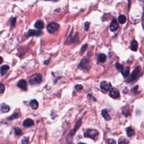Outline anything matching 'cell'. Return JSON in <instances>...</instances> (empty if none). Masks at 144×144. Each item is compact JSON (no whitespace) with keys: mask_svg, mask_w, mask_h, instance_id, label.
<instances>
[{"mask_svg":"<svg viewBox=\"0 0 144 144\" xmlns=\"http://www.w3.org/2000/svg\"><path fill=\"white\" fill-rule=\"evenodd\" d=\"M89 64V60L88 59L86 58V57H85L82 59V60L81 62V63H80L79 66L81 67L82 68L84 69H86L88 65Z\"/></svg>","mask_w":144,"mask_h":144,"instance_id":"12","label":"cell"},{"mask_svg":"<svg viewBox=\"0 0 144 144\" xmlns=\"http://www.w3.org/2000/svg\"><path fill=\"white\" fill-rule=\"evenodd\" d=\"M5 88L4 85L2 84H0V94L3 93L5 91Z\"/></svg>","mask_w":144,"mask_h":144,"instance_id":"28","label":"cell"},{"mask_svg":"<svg viewBox=\"0 0 144 144\" xmlns=\"http://www.w3.org/2000/svg\"><path fill=\"white\" fill-rule=\"evenodd\" d=\"M31 108L33 110H36L38 107V102L36 100H33L31 102Z\"/></svg>","mask_w":144,"mask_h":144,"instance_id":"20","label":"cell"},{"mask_svg":"<svg viewBox=\"0 0 144 144\" xmlns=\"http://www.w3.org/2000/svg\"><path fill=\"white\" fill-rule=\"evenodd\" d=\"M1 110L4 113H7V112L10 111V108L7 105L4 103L1 105Z\"/></svg>","mask_w":144,"mask_h":144,"instance_id":"19","label":"cell"},{"mask_svg":"<svg viewBox=\"0 0 144 144\" xmlns=\"http://www.w3.org/2000/svg\"><path fill=\"white\" fill-rule=\"evenodd\" d=\"M14 130H15V133L16 135L19 136V135H21L22 131L20 128H15Z\"/></svg>","mask_w":144,"mask_h":144,"instance_id":"24","label":"cell"},{"mask_svg":"<svg viewBox=\"0 0 144 144\" xmlns=\"http://www.w3.org/2000/svg\"><path fill=\"white\" fill-rule=\"evenodd\" d=\"M10 67L9 65H4L1 67V69H0V72H1V75H5L7 72L8 71V70L9 69Z\"/></svg>","mask_w":144,"mask_h":144,"instance_id":"16","label":"cell"},{"mask_svg":"<svg viewBox=\"0 0 144 144\" xmlns=\"http://www.w3.org/2000/svg\"><path fill=\"white\" fill-rule=\"evenodd\" d=\"M41 34H42V32H41V31H35V30H29L26 34V36L27 37H31V36L39 37Z\"/></svg>","mask_w":144,"mask_h":144,"instance_id":"8","label":"cell"},{"mask_svg":"<svg viewBox=\"0 0 144 144\" xmlns=\"http://www.w3.org/2000/svg\"><path fill=\"white\" fill-rule=\"evenodd\" d=\"M23 125L25 127H31L34 125V121L31 119H27L23 122Z\"/></svg>","mask_w":144,"mask_h":144,"instance_id":"11","label":"cell"},{"mask_svg":"<svg viewBox=\"0 0 144 144\" xmlns=\"http://www.w3.org/2000/svg\"><path fill=\"white\" fill-rule=\"evenodd\" d=\"M130 49L133 51H136L137 49H138V43L136 41L133 40L131 43Z\"/></svg>","mask_w":144,"mask_h":144,"instance_id":"15","label":"cell"},{"mask_svg":"<svg viewBox=\"0 0 144 144\" xmlns=\"http://www.w3.org/2000/svg\"><path fill=\"white\" fill-rule=\"evenodd\" d=\"M83 88H84V87H83V86H82V85H76V86H75V89H76L77 91H78V92L81 91Z\"/></svg>","mask_w":144,"mask_h":144,"instance_id":"26","label":"cell"},{"mask_svg":"<svg viewBox=\"0 0 144 144\" xmlns=\"http://www.w3.org/2000/svg\"><path fill=\"white\" fill-rule=\"evenodd\" d=\"M18 86L23 91H26L27 89V83L24 79H21L19 81Z\"/></svg>","mask_w":144,"mask_h":144,"instance_id":"10","label":"cell"},{"mask_svg":"<svg viewBox=\"0 0 144 144\" xmlns=\"http://www.w3.org/2000/svg\"><path fill=\"white\" fill-rule=\"evenodd\" d=\"M108 143L109 144H116V141L113 139L108 140Z\"/></svg>","mask_w":144,"mask_h":144,"instance_id":"29","label":"cell"},{"mask_svg":"<svg viewBox=\"0 0 144 144\" xmlns=\"http://www.w3.org/2000/svg\"><path fill=\"white\" fill-rule=\"evenodd\" d=\"M128 143H129V141L127 140H123L118 144H128Z\"/></svg>","mask_w":144,"mask_h":144,"instance_id":"30","label":"cell"},{"mask_svg":"<svg viewBox=\"0 0 144 144\" xmlns=\"http://www.w3.org/2000/svg\"><path fill=\"white\" fill-rule=\"evenodd\" d=\"M118 21H119V23L120 24H122L125 23L126 21V17L123 15H120L119 17H118Z\"/></svg>","mask_w":144,"mask_h":144,"instance_id":"22","label":"cell"},{"mask_svg":"<svg viewBox=\"0 0 144 144\" xmlns=\"http://www.w3.org/2000/svg\"><path fill=\"white\" fill-rule=\"evenodd\" d=\"M3 62V59H2V57L1 56H0V64L2 63Z\"/></svg>","mask_w":144,"mask_h":144,"instance_id":"34","label":"cell"},{"mask_svg":"<svg viewBox=\"0 0 144 144\" xmlns=\"http://www.w3.org/2000/svg\"><path fill=\"white\" fill-rule=\"evenodd\" d=\"M107 56L105 55L104 54H100L99 55H98V57H97V59L98 61H99L100 63H104L105 62V61L107 60Z\"/></svg>","mask_w":144,"mask_h":144,"instance_id":"18","label":"cell"},{"mask_svg":"<svg viewBox=\"0 0 144 144\" xmlns=\"http://www.w3.org/2000/svg\"><path fill=\"white\" fill-rule=\"evenodd\" d=\"M29 141V137H24V138L22 139L21 142H22V143H23V144H28Z\"/></svg>","mask_w":144,"mask_h":144,"instance_id":"25","label":"cell"},{"mask_svg":"<svg viewBox=\"0 0 144 144\" xmlns=\"http://www.w3.org/2000/svg\"><path fill=\"white\" fill-rule=\"evenodd\" d=\"M121 73L124 77H127L129 75L130 68L129 67H125V68L123 67V68L121 70Z\"/></svg>","mask_w":144,"mask_h":144,"instance_id":"17","label":"cell"},{"mask_svg":"<svg viewBox=\"0 0 144 144\" xmlns=\"http://www.w3.org/2000/svg\"><path fill=\"white\" fill-rule=\"evenodd\" d=\"M116 68L118 70H120V71H121L122 69L123 68V65L117 63L116 64Z\"/></svg>","mask_w":144,"mask_h":144,"instance_id":"27","label":"cell"},{"mask_svg":"<svg viewBox=\"0 0 144 144\" xmlns=\"http://www.w3.org/2000/svg\"><path fill=\"white\" fill-rule=\"evenodd\" d=\"M87 44H85V45L83 46L81 48L82 52H84V51H85L86 50V49H87Z\"/></svg>","mask_w":144,"mask_h":144,"instance_id":"33","label":"cell"},{"mask_svg":"<svg viewBox=\"0 0 144 144\" xmlns=\"http://www.w3.org/2000/svg\"><path fill=\"white\" fill-rule=\"evenodd\" d=\"M59 24L55 22H52L50 23L47 27V30L50 33H54L56 32L59 28Z\"/></svg>","mask_w":144,"mask_h":144,"instance_id":"5","label":"cell"},{"mask_svg":"<svg viewBox=\"0 0 144 144\" xmlns=\"http://www.w3.org/2000/svg\"><path fill=\"white\" fill-rule=\"evenodd\" d=\"M126 132L127 136L128 137H132L134 135V134H135L134 130L131 127H128L126 130Z\"/></svg>","mask_w":144,"mask_h":144,"instance_id":"21","label":"cell"},{"mask_svg":"<svg viewBox=\"0 0 144 144\" xmlns=\"http://www.w3.org/2000/svg\"><path fill=\"white\" fill-rule=\"evenodd\" d=\"M19 117V114L18 113H15L13 115H12L11 116L9 117L7 120H12L15 119H17V118H18Z\"/></svg>","mask_w":144,"mask_h":144,"instance_id":"23","label":"cell"},{"mask_svg":"<svg viewBox=\"0 0 144 144\" xmlns=\"http://www.w3.org/2000/svg\"><path fill=\"white\" fill-rule=\"evenodd\" d=\"M100 88L102 92H107L110 90L111 88V84L110 82H107L106 81H102L100 83Z\"/></svg>","mask_w":144,"mask_h":144,"instance_id":"6","label":"cell"},{"mask_svg":"<svg viewBox=\"0 0 144 144\" xmlns=\"http://www.w3.org/2000/svg\"><path fill=\"white\" fill-rule=\"evenodd\" d=\"M109 95L110 96L113 98H117L119 97V92L118 90L117 89L113 88H112L110 92H109Z\"/></svg>","mask_w":144,"mask_h":144,"instance_id":"9","label":"cell"},{"mask_svg":"<svg viewBox=\"0 0 144 144\" xmlns=\"http://www.w3.org/2000/svg\"><path fill=\"white\" fill-rule=\"evenodd\" d=\"M119 28V24L116 19H114L111 22L110 25V29L111 32H116Z\"/></svg>","mask_w":144,"mask_h":144,"instance_id":"7","label":"cell"},{"mask_svg":"<svg viewBox=\"0 0 144 144\" xmlns=\"http://www.w3.org/2000/svg\"><path fill=\"white\" fill-rule=\"evenodd\" d=\"M82 123V119H80L77 122L75 126L74 127V128H73L72 130L70 131V132H69V133L67 136L66 137V141L69 143H71L73 141V136L75 135V133L76 132V131L78 130L79 128L80 127Z\"/></svg>","mask_w":144,"mask_h":144,"instance_id":"1","label":"cell"},{"mask_svg":"<svg viewBox=\"0 0 144 144\" xmlns=\"http://www.w3.org/2000/svg\"><path fill=\"white\" fill-rule=\"evenodd\" d=\"M42 81V75L40 74H35L31 77L29 80V82L32 85H38L41 83Z\"/></svg>","mask_w":144,"mask_h":144,"instance_id":"3","label":"cell"},{"mask_svg":"<svg viewBox=\"0 0 144 144\" xmlns=\"http://www.w3.org/2000/svg\"><path fill=\"white\" fill-rule=\"evenodd\" d=\"M78 144H86V143H82V142H81V143H79Z\"/></svg>","mask_w":144,"mask_h":144,"instance_id":"35","label":"cell"},{"mask_svg":"<svg viewBox=\"0 0 144 144\" xmlns=\"http://www.w3.org/2000/svg\"><path fill=\"white\" fill-rule=\"evenodd\" d=\"M34 27L37 29H43L44 27V24L43 21L40 20L36 22V23H35V25H34Z\"/></svg>","mask_w":144,"mask_h":144,"instance_id":"14","label":"cell"},{"mask_svg":"<svg viewBox=\"0 0 144 144\" xmlns=\"http://www.w3.org/2000/svg\"><path fill=\"white\" fill-rule=\"evenodd\" d=\"M16 20H17V18H14L13 19H12L11 20V25L12 26H14L15 23H16Z\"/></svg>","mask_w":144,"mask_h":144,"instance_id":"32","label":"cell"},{"mask_svg":"<svg viewBox=\"0 0 144 144\" xmlns=\"http://www.w3.org/2000/svg\"><path fill=\"white\" fill-rule=\"evenodd\" d=\"M89 24H90V23H89V22H86V23H85V30H86V31L88 30Z\"/></svg>","mask_w":144,"mask_h":144,"instance_id":"31","label":"cell"},{"mask_svg":"<svg viewBox=\"0 0 144 144\" xmlns=\"http://www.w3.org/2000/svg\"><path fill=\"white\" fill-rule=\"evenodd\" d=\"M141 73V67L140 66H137L136 68L133 70V71L132 73H131V74L130 75L128 79H127V82H132L134 81H136V80L139 79L140 77V74Z\"/></svg>","mask_w":144,"mask_h":144,"instance_id":"2","label":"cell"},{"mask_svg":"<svg viewBox=\"0 0 144 144\" xmlns=\"http://www.w3.org/2000/svg\"><path fill=\"white\" fill-rule=\"evenodd\" d=\"M101 114H102V116L104 117V119L106 120L109 121V120H111V118L110 116V115L109 114L108 112V110L107 109L102 110V111H101Z\"/></svg>","mask_w":144,"mask_h":144,"instance_id":"13","label":"cell"},{"mask_svg":"<svg viewBox=\"0 0 144 144\" xmlns=\"http://www.w3.org/2000/svg\"><path fill=\"white\" fill-rule=\"evenodd\" d=\"M98 132L97 130L95 129H88L86 131V132L84 134L86 137H89L92 139H95L98 136Z\"/></svg>","mask_w":144,"mask_h":144,"instance_id":"4","label":"cell"}]
</instances>
